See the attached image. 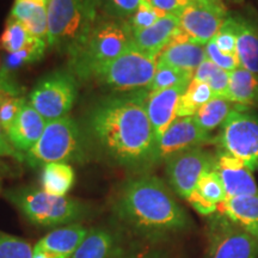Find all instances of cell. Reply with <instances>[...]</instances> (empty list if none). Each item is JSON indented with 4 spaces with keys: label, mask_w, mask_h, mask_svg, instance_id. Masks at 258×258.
<instances>
[{
    "label": "cell",
    "mask_w": 258,
    "mask_h": 258,
    "mask_svg": "<svg viewBox=\"0 0 258 258\" xmlns=\"http://www.w3.org/2000/svg\"><path fill=\"white\" fill-rule=\"evenodd\" d=\"M148 93H114L93 103L82 127L91 153L133 172L152 169L157 143L146 112Z\"/></svg>",
    "instance_id": "1"
},
{
    "label": "cell",
    "mask_w": 258,
    "mask_h": 258,
    "mask_svg": "<svg viewBox=\"0 0 258 258\" xmlns=\"http://www.w3.org/2000/svg\"><path fill=\"white\" fill-rule=\"evenodd\" d=\"M112 212L132 233L148 241L166 240L191 225L165 183L150 173H140L121 186Z\"/></svg>",
    "instance_id": "2"
},
{
    "label": "cell",
    "mask_w": 258,
    "mask_h": 258,
    "mask_svg": "<svg viewBox=\"0 0 258 258\" xmlns=\"http://www.w3.org/2000/svg\"><path fill=\"white\" fill-rule=\"evenodd\" d=\"M133 42L128 21L101 12L80 49L69 59V70L78 82L95 80Z\"/></svg>",
    "instance_id": "3"
},
{
    "label": "cell",
    "mask_w": 258,
    "mask_h": 258,
    "mask_svg": "<svg viewBox=\"0 0 258 258\" xmlns=\"http://www.w3.org/2000/svg\"><path fill=\"white\" fill-rule=\"evenodd\" d=\"M101 12L99 0H49L48 47L70 59L83 46Z\"/></svg>",
    "instance_id": "4"
},
{
    "label": "cell",
    "mask_w": 258,
    "mask_h": 258,
    "mask_svg": "<svg viewBox=\"0 0 258 258\" xmlns=\"http://www.w3.org/2000/svg\"><path fill=\"white\" fill-rule=\"evenodd\" d=\"M91 154L82 127L67 115L47 122L40 140L25 153V163L32 169L50 163L83 164Z\"/></svg>",
    "instance_id": "5"
},
{
    "label": "cell",
    "mask_w": 258,
    "mask_h": 258,
    "mask_svg": "<svg viewBox=\"0 0 258 258\" xmlns=\"http://www.w3.org/2000/svg\"><path fill=\"white\" fill-rule=\"evenodd\" d=\"M4 196L28 221L41 227L78 224L89 213V208L79 200L50 195L35 186L9 189Z\"/></svg>",
    "instance_id": "6"
},
{
    "label": "cell",
    "mask_w": 258,
    "mask_h": 258,
    "mask_svg": "<svg viewBox=\"0 0 258 258\" xmlns=\"http://www.w3.org/2000/svg\"><path fill=\"white\" fill-rule=\"evenodd\" d=\"M158 67V56L141 50L132 42L95 79L115 93L148 90Z\"/></svg>",
    "instance_id": "7"
},
{
    "label": "cell",
    "mask_w": 258,
    "mask_h": 258,
    "mask_svg": "<svg viewBox=\"0 0 258 258\" xmlns=\"http://www.w3.org/2000/svg\"><path fill=\"white\" fill-rule=\"evenodd\" d=\"M78 83L70 70H56L38 80L28 103L47 122L64 117L77 101Z\"/></svg>",
    "instance_id": "8"
},
{
    "label": "cell",
    "mask_w": 258,
    "mask_h": 258,
    "mask_svg": "<svg viewBox=\"0 0 258 258\" xmlns=\"http://www.w3.org/2000/svg\"><path fill=\"white\" fill-rule=\"evenodd\" d=\"M221 150L240 159L251 171L258 170V117L239 106L222 124L218 138Z\"/></svg>",
    "instance_id": "9"
},
{
    "label": "cell",
    "mask_w": 258,
    "mask_h": 258,
    "mask_svg": "<svg viewBox=\"0 0 258 258\" xmlns=\"http://www.w3.org/2000/svg\"><path fill=\"white\" fill-rule=\"evenodd\" d=\"M205 258H258V240L220 213L209 224Z\"/></svg>",
    "instance_id": "10"
},
{
    "label": "cell",
    "mask_w": 258,
    "mask_h": 258,
    "mask_svg": "<svg viewBox=\"0 0 258 258\" xmlns=\"http://www.w3.org/2000/svg\"><path fill=\"white\" fill-rule=\"evenodd\" d=\"M214 169L215 154L202 147L183 151L165 161L167 182L177 195L185 200L196 189L200 178Z\"/></svg>",
    "instance_id": "11"
},
{
    "label": "cell",
    "mask_w": 258,
    "mask_h": 258,
    "mask_svg": "<svg viewBox=\"0 0 258 258\" xmlns=\"http://www.w3.org/2000/svg\"><path fill=\"white\" fill-rule=\"evenodd\" d=\"M228 15L220 0H190L178 16L179 25L192 41L206 46L215 37Z\"/></svg>",
    "instance_id": "12"
},
{
    "label": "cell",
    "mask_w": 258,
    "mask_h": 258,
    "mask_svg": "<svg viewBox=\"0 0 258 258\" xmlns=\"http://www.w3.org/2000/svg\"><path fill=\"white\" fill-rule=\"evenodd\" d=\"M212 143H214V138L211 133L200 128L194 116L177 117L156 145L152 167L165 163L169 158L183 151L202 147L203 145Z\"/></svg>",
    "instance_id": "13"
},
{
    "label": "cell",
    "mask_w": 258,
    "mask_h": 258,
    "mask_svg": "<svg viewBox=\"0 0 258 258\" xmlns=\"http://www.w3.org/2000/svg\"><path fill=\"white\" fill-rule=\"evenodd\" d=\"M214 170L220 176L227 199L258 195V186L254 182L252 171L240 159L226 151L219 150L215 154Z\"/></svg>",
    "instance_id": "14"
},
{
    "label": "cell",
    "mask_w": 258,
    "mask_h": 258,
    "mask_svg": "<svg viewBox=\"0 0 258 258\" xmlns=\"http://www.w3.org/2000/svg\"><path fill=\"white\" fill-rule=\"evenodd\" d=\"M186 88L188 85H180L148 93L146 112L152 125L156 143L177 118V106Z\"/></svg>",
    "instance_id": "15"
},
{
    "label": "cell",
    "mask_w": 258,
    "mask_h": 258,
    "mask_svg": "<svg viewBox=\"0 0 258 258\" xmlns=\"http://www.w3.org/2000/svg\"><path fill=\"white\" fill-rule=\"evenodd\" d=\"M206 59L205 44L192 41L179 27L167 47L160 53L158 64H165L195 73Z\"/></svg>",
    "instance_id": "16"
},
{
    "label": "cell",
    "mask_w": 258,
    "mask_h": 258,
    "mask_svg": "<svg viewBox=\"0 0 258 258\" xmlns=\"http://www.w3.org/2000/svg\"><path fill=\"white\" fill-rule=\"evenodd\" d=\"M89 231L82 224L66 225L44 235L35 245L34 250L47 253L51 258H71Z\"/></svg>",
    "instance_id": "17"
},
{
    "label": "cell",
    "mask_w": 258,
    "mask_h": 258,
    "mask_svg": "<svg viewBox=\"0 0 258 258\" xmlns=\"http://www.w3.org/2000/svg\"><path fill=\"white\" fill-rule=\"evenodd\" d=\"M46 124L47 121L42 117L40 112L27 103L6 134L12 146L25 154L40 140Z\"/></svg>",
    "instance_id": "18"
},
{
    "label": "cell",
    "mask_w": 258,
    "mask_h": 258,
    "mask_svg": "<svg viewBox=\"0 0 258 258\" xmlns=\"http://www.w3.org/2000/svg\"><path fill=\"white\" fill-rule=\"evenodd\" d=\"M179 17L176 15H165L152 27L134 32L133 43L141 50L159 57L179 29Z\"/></svg>",
    "instance_id": "19"
},
{
    "label": "cell",
    "mask_w": 258,
    "mask_h": 258,
    "mask_svg": "<svg viewBox=\"0 0 258 258\" xmlns=\"http://www.w3.org/2000/svg\"><path fill=\"white\" fill-rule=\"evenodd\" d=\"M218 211L258 240V195L226 199Z\"/></svg>",
    "instance_id": "20"
},
{
    "label": "cell",
    "mask_w": 258,
    "mask_h": 258,
    "mask_svg": "<svg viewBox=\"0 0 258 258\" xmlns=\"http://www.w3.org/2000/svg\"><path fill=\"white\" fill-rule=\"evenodd\" d=\"M233 18L240 67L258 74V25L240 14H233Z\"/></svg>",
    "instance_id": "21"
},
{
    "label": "cell",
    "mask_w": 258,
    "mask_h": 258,
    "mask_svg": "<svg viewBox=\"0 0 258 258\" xmlns=\"http://www.w3.org/2000/svg\"><path fill=\"white\" fill-rule=\"evenodd\" d=\"M120 239L106 228H91L71 258H121Z\"/></svg>",
    "instance_id": "22"
},
{
    "label": "cell",
    "mask_w": 258,
    "mask_h": 258,
    "mask_svg": "<svg viewBox=\"0 0 258 258\" xmlns=\"http://www.w3.org/2000/svg\"><path fill=\"white\" fill-rule=\"evenodd\" d=\"M10 18L21 22L32 37L48 42L47 4L37 0H16Z\"/></svg>",
    "instance_id": "23"
},
{
    "label": "cell",
    "mask_w": 258,
    "mask_h": 258,
    "mask_svg": "<svg viewBox=\"0 0 258 258\" xmlns=\"http://www.w3.org/2000/svg\"><path fill=\"white\" fill-rule=\"evenodd\" d=\"M228 101L244 106L258 104V77L250 71L238 67L230 74Z\"/></svg>",
    "instance_id": "24"
},
{
    "label": "cell",
    "mask_w": 258,
    "mask_h": 258,
    "mask_svg": "<svg viewBox=\"0 0 258 258\" xmlns=\"http://www.w3.org/2000/svg\"><path fill=\"white\" fill-rule=\"evenodd\" d=\"M76 180L73 167L67 163H50L43 166L41 184L43 190L54 196H66Z\"/></svg>",
    "instance_id": "25"
},
{
    "label": "cell",
    "mask_w": 258,
    "mask_h": 258,
    "mask_svg": "<svg viewBox=\"0 0 258 258\" xmlns=\"http://www.w3.org/2000/svg\"><path fill=\"white\" fill-rule=\"evenodd\" d=\"M239 106L222 97H213L211 101L199 109L194 118L202 131L211 133L224 124L231 112Z\"/></svg>",
    "instance_id": "26"
},
{
    "label": "cell",
    "mask_w": 258,
    "mask_h": 258,
    "mask_svg": "<svg viewBox=\"0 0 258 258\" xmlns=\"http://www.w3.org/2000/svg\"><path fill=\"white\" fill-rule=\"evenodd\" d=\"M214 97L211 86L207 83L192 78L188 88L180 97L177 106V117L194 116L202 105Z\"/></svg>",
    "instance_id": "27"
},
{
    "label": "cell",
    "mask_w": 258,
    "mask_h": 258,
    "mask_svg": "<svg viewBox=\"0 0 258 258\" xmlns=\"http://www.w3.org/2000/svg\"><path fill=\"white\" fill-rule=\"evenodd\" d=\"M48 47V42L40 38L34 37L30 43L23 49L10 53L5 56L4 62L2 63L0 69L8 71V72L14 74L16 71L22 69V67L28 66V64L37 62L43 57L46 49Z\"/></svg>",
    "instance_id": "28"
},
{
    "label": "cell",
    "mask_w": 258,
    "mask_h": 258,
    "mask_svg": "<svg viewBox=\"0 0 258 258\" xmlns=\"http://www.w3.org/2000/svg\"><path fill=\"white\" fill-rule=\"evenodd\" d=\"M230 72L220 69L211 60L206 59L194 73V78L207 83L211 86L214 97H222L228 99V85Z\"/></svg>",
    "instance_id": "29"
},
{
    "label": "cell",
    "mask_w": 258,
    "mask_h": 258,
    "mask_svg": "<svg viewBox=\"0 0 258 258\" xmlns=\"http://www.w3.org/2000/svg\"><path fill=\"white\" fill-rule=\"evenodd\" d=\"M194 78V73L186 71L176 69V67L165 66V64H158L154 78L151 83L148 91H159L175 86L189 85Z\"/></svg>",
    "instance_id": "30"
},
{
    "label": "cell",
    "mask_w": 258,
    "mask_h": 258,
    "mask_svg": "<svg viewBox=\"0 0 258 258\" xmlns=\"http://www.w3.org/2000/svg\"><path fill=\"white\" fill-rule=\"evenodd\" d=\"M32 38L34 37L21 22L9 17L4 31L0 36V49L8 51L9 54L15 53L27 47Z\"/></svg>",
    "instance_id": "31"
},
{
    "label": "cell",
    "mask_w": 258,
    "mask_h": 258,
    "mask_svg": "<svg viewBox=\"0 0 258 258\" xmlns=\"http://www.w3.org/2000/svg\"><path fill=\"white\" fill-rule=\"evenodd\" d=\"M196 190L206 200L215 203V205H220L227 199L222 180L215 170L208 171L200 178L198 185H196Z\"/></svg>",
    "instance_id": "32"
},
{
    "label": "cell",
    "mask_w": 258,
    "mask_h": 258,
    "mask_svg": "<svg viewBox=\"0 0 258 258\" xmlns=\"http://www.w3.org/2000/svg\"><path fill=\"white\" fill-rule=\"evenodd\" d=\"M34 247L16 235L0 231V258H32Z\"/></svg>",
    "instance_id": "33"
},
{
    "label": "cell",
    "mask_w": 258,
    "mask_h": 258,
    "mask_svg": "<svg viewBox=\"0 0 258 258\" xmlns=\"http://www.w3.org/2000/svg\"><path fill=\"white\" fill-rule=\"evenodd\" d=\"M163 16L165 15L161 14V12L154 9L150 3L144 0V2L139 5L137 11H135L134 14L132 15V17L128 19V23L134 34V32L141 31L144 30V29L152 27L158 19H160Z\"/></svg>",
    "instance_id": "34"
},
{
    "label": "cell",
    "mask_w": 258,
    "mask_h": 258,
    "mask_svg": "<svg viewBox=\"0 0 258 258\" xmlns=\"http://www.w3.org/2000/svg\"><path fill=\"white\" fill-rule=\"evenodd\" d=\"M221 51L230 55H237V35H235V24L233 14L228 15L226 21L215 37L212 40Z\"/></svg>",
    "instance_id": "35"
},
{
    "label": "cell",
    "mask_w": 258,
    "mask_h": 258,
    "mask_svg": "<svg viewBox=\"0 0 258 258\" xmlns=\"http://www.w3.org/2000/svg\"><path fill=\"white\" fill-rule=\"evenodd\" d=\"M144 0H99L103 14L128 21Z\"/></svg>",
    "instance_id": "36"
},
{
    "label": "cell",
    "mask_w": 258,
    "mask_h": 258,
    "mask_svg": "<svg viewBox=\"0 0 258 258\" xmlns=\"http://www.w3.org/2000/svg\"><path fill=\"white\" fill-rule=\"evenodd\" d=\"M28 101L25 97H12L0 105V124L4 128L5 132L9 131L11 124L14 123L16 118L18 117L19 112L24 108Z\"/></svg>",
    "instance_id": "37"
},
{
    "label": "cell",
    "mask_w": 258,
    "mask_h": 258,
    "mask_svg": "<svg viewBox=\"0 0 258 258\" xmlns=\"http://www.w3.org/2000/svg\"><path fill=\"white\" fill-rule=\"evenodd\" d=\"M206 57L211 60L213 63L217 64L218 67L230 73L237 70L238 67H240L238 56L230 55V54H226L224 51H221L213 41L206 44Z\"/></svg>",
    "instance_id": "38"
},
{
    "label": "cell",
    "mask_w": 258,
    "mask_h": 258,
    "mask_svg": "<svg viewBox=\"0 0 258 258\" xmlns=\"http://www.w3.org/2000/svg\"><path fill=\"white\" fill-rule=\"evenodd\" d=\"M23 91L24 89L15 79L14 74L0 69V105L12 97H21Z\"/></svg>",
    "instance_id": "39"
},
{
    "label": "cell",
    "mask_w": 258,
    "mask_h": 258,
    "mask_svg": "<svg viewBox=\"0 0 258 258\" xmlns=\"http://www.w3.org/2000/svg\"><path fill=\"white\" fill-rule=\"evenodd\" d=\"M163 15L179 16L190 0H146Z\"/></svg>",
    "instance_id": "40"
},
{
    "label": "cell",
    "mask_w": 258,
    "mask_h": 258,
    "mask_svg": "<svg viewBox=\"0 0 258 258\" xmlns=\"http://www.w3.org/2000/svg\"><path fill=\"white\" fill-rule=\"evenodd\" d=\"M186 201L191 205V207L195 209L196 212H199L200 214L202 215H211L213 213L218 211V205L206 200L196 189L190 194L189 198L186 199Z\"/></svg>",
    "instance_id": "41"
},
{
    "label": "cell",
    "mask_w": 258,
    "mask_h": 258,
    "mask_svg": "<svg viewBox=\"0 0 258 258\" xmlns=\"http://www.w3.org/2000/svg\"><path fill=\"white\" fill-rule=\"evenodd\" d=\"M0 158H11V159L18 161V163L25 161V154L21 153L12 146L8 134H6L4 128L2 127V124H0Z\"/></svg>",
    "instance_id": "42"
},
{
    "label": "cell",
    "mask_w": 258,
    "mask_h": 258,
    "mask_svg": "<svg viewBox=\"0 0 258 258\" xmlns=\"http://www.w3.org/2000/svg\"><path fill=\"white\" fill-rule=\"evenodd\" d=\"M19 173V167H16L0 158V177H16Z\"/></svg>",
    "instance_id": "43"
},
{
    "label": "cell",
    "mask_w": 258,
    "mask_h": 258,
    "mask_svg": "<svg viewBox=\"0 0 258 258\" xmlns=\"http://www.w3.org/2000/svg\"><path fill=\"white\" fill-rule=\"evenodd\" d=\"M121 258H169L165 254L160 252H150V253H143V254H122Z\"/></svg>",
    "instance_id": "44"
},
{
    "label": "cell",
    "mask_w": 258,
    "mask_h": 258,
    "mask_svg": "<svg viewBox=\"0 0 258 258\" xmlns=\"http://www.w3.org/2000/svg\"><path fill=\"white\" fill-rule=\"evenodd\" d=\"M37 2L43 3V4H48V2H49V0H37Z\"/></svg>",
    "instance_id": "45"
},
{
    "label": "cell",
    "mask_w": 258,
    "mask_h": 258,
    "mask_svg": "<svg viewBox=\"0 0 258 258\" xmlns=\"http://www.w3.org/2000/svg\"><path fill=\"white\" fill-rule=\"evenodd\" d=\"M2 189H3V182L2 179H0V191H2Z\"/></svg>",
    "instance_id": "46"
},
{
    "label": "cell",
    "mask_w": 258,
    "mask_h": 258,
    "mask_svg": "<svg viewBox=\"0 0 258 258\" xmlns=\"http://www.w3.org/2000/svg\"><path fill=\"white\" fill-rule=\"evenodd\" d=\"M0 66H2V63H0Z\"/></svg>",
    "instance_id": "47"
}]
</instances>
